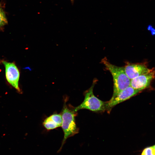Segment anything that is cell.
Instances as JSON below:
<instances>
[{
  "instance_id": "obj_5",
  "label": "cell",
  "mask_w": 155,
  "mask_h": 155,
  "mask_svg": "<svg viewBox=\"0 0 155 155\" xmlns=\"http://www.w3.org/2000/svg\"><path fill=\"white\" fill-rule=\"evenodd\" d=\"M5 68V76L8 82L19 92L21 91L19 86L20 72L13 63L4 61L2 62Z\"/></svg>"
},
{
  "instance_id": "obj_9",
  "label": "cell",
  "mask_w": 155,
  "mask_h": 155,
  "mask_svg": "<svg viewBox=\"0 0 155 155\" xmlns=\"http://www.w3.org/2000/svg\"><path fill=\"white\" fill-rule=\"evenodd\" d=\"M7 23V20L3 7L0 4V28Z\"/></svg>"
},
{
  "instance_id": "obj_3",
  "label": "cell",
  "mask_w": 155,
  "mask_h": 155,
  "mask_svg": "<svg viewBox=\"0 0 155 155\" xmlns=\"http://www.w3.org/2000/svg\"><path fill=\"white\" fill-rule=\"evenodd\" d=\"M96 81L94 80L90 88L85 91L83 102L79 105L74 107L76 111L84 109L95 112H103L106 110V102L100 100L94 94L93 90Z\"/></svg>"
},
{
  "instance_id": "obj_12",
  "label": "cell",
  "mask_w": 155,
  "mask_h": 155,
  "mask_svg": "<svg viewBox=\"0 0 155 155\" xmlns=\"http://www.w3.org/2000/svg\"><path fill=\"white\" fill-rule=\"evenodd\" d=\"M152 147L155 149V145L152 146Z\"/></svg>"
},
{
  "instance_id": "obj_1",
  "label": "cell",
  "mask_w": 155,
  "mask_h": 155,
  "mask_svg": "<svg viewBox=\"0 0 155 155\" xmlns=\"http://www.w3.org/2000/svg\"><path fill=\"white\" fill-rule=\"evenodd\" d=\"M101 62L112 76L114 85L113 92L111 98H114L121 92L130 86L131 80L126 74L124 67L112 64L106 57L102 59Z\"/></svg>"
},
{
  "instance_id": "obj_8",
  "label": "cell",
  "mask_w": 155,
  "mask_h": 155,
  "mask_svg": "<svg viewBox=\"0 0 155 155\" xmlns=\"http://www.w3.org/2000/svg\"><path fill=\"white\" fill-rule=\"evenodd\" d=\"M62 118L61 114L55 113L47 117L44 121L43 125L48 130L61 127Z\"/></svg>"
},
{
  "instance_id": "obj_6",
  "label": "cell",
  "mask_w": 155,
  "mask_h": 155,
  "mask_svg": "<svg viewBox=\"0 0 155 155\" xmlns=\"http://www.w3.org/2000/svg\"><path fill=\"white\" fill-rule=\"evenodd\" d=\"M140 92V91L129 86L121 92L114 98H111L109 101L106 102V110L110 112L114 106L129 99Z\"/></svg>"
},
{
  "instance_id": "obj_7",
  "label": "cell",
  "mask_w": 155,
  "mask_h": 155,
  "mask_svg": "<svg viewBox=\"0 0 155 155\" xmlns=\"http://www.w3.org/2000/svg\"><path fill=\"white\" fill-rule=\"evenodd\" d=\"M124 67L126 74L130 80L146 72L149 69L143 63H128Z\"/></svg>"
},
{
  "instance_id": "obj_2",
  "label": "cell",
  "mask_w": 155,
  "mask_h": 155,
  "mask_svg": "<svg viewBox=\"0 0 155 155\" xmlns=\"http://www.w3.org/2000/svg\"><path fill=\"white\" fill-rule=\"evenodd\" d=\"M61 114L62 123L61 127L64 133V137L61 146L58 152L61 151L65 144L66 140L74 136L79 132V129L77 127L75 120L77 115L74 107L66 104V100L65 101Z\"/></svg>"
},
{
  "instance_id": "obj_11",
  "label": "cell",
  "mask_w": 155,
  "mask_h": 155,
  "mask_svg": "<svg viewBox=\"0 0 155 155\" xmlns=\"http://www.w3.org/2000/svg\"><path fill=\"white\" fill-rule=\"evenodd\" d=\"M147 29L148 30L151 32L152 35H155V28L152 25H149L147 27Z\"/></svg>"
},
{
  "instance_id": "obj_10",
  "label": "cell",
  "mask_w": 155,
  "mask_h": 155,
  "mask_svg": "<svg viewBox=\"0 0 155 155\" xmlns=\"http://www.w3.org/2000/svg\"><path fill=\"white\" fill-rule=\"evenodd\" d=\"M141 155H155V149L152 146L146 147L143 150Z\"/></svg>"
},
{
  "instance_id": "obj_4",
  "label": "cell",
  "mask_w": 155,
  "mask_h": 155,
  "mask_svg": "<svg viewBox=\"0 0 155 155\" xmlns=\"http://www.w3.org/2000/svg\"><path fill=\"white\" fill-rule=\"evenodd\" d=\"M155 76V70L149 69L146 72L131 80L130 86L140 92L150 85Z\"/></svg>"
}]
</instances>
